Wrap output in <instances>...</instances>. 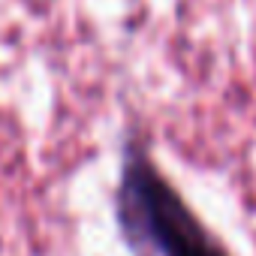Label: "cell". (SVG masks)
I'll return each mask as SVG.
<instances>
[{
	"mask_svg": "<svg viewBox=\"0 0 256 256\" xmlns=\"http://www.w3.org/2000/svg\"><path fill=\"white\" fill-rule=\"evenodd\" d=\"M114 220L136 256H232L151 157L139 133L120 151Z\"/></svg>",
	"mask_w": 256,
	"mask_h": 256,
	"instance_id": "6da1fadb",
	"label": "cell"
}]
</instances>
